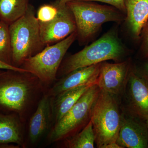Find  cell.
I'll use <instances>...</instances> for the list:
<instances>
[{"label": "cell", "mask_w": 148, "mask_h": 148, "mask_svg": "<svg viewBox=\"0 0 148 148\" xmlns=\"http://www.w3.org/2000/svg\"><path fill=\"white\" fill-rule=\"evenodd\" d=\"M35 10L29 5L26 13L9 25L12 65L20 67L27 58L44 48Z\"/></svg>", "instance_id": "1"}, {"label": "cell", "mask_w": 148, "mask_h": 148, "mask_svg": "<svg viewBox=\"0 0 148 148\" xmlns=\"http://www.w3.org/2000/svg\"><path fill=\"white\" fill-rule=\"evenodd\" d=\"M125 53L124 48L116 34L110 31L61 63L57 74L66 75L80 69L108 60L117 61Z\"/></svg>", "instance_id": "2"}, {"label": "cell", "mask_w": 148, "mask_h": 148, "mask_svg": "<svg viewBox=\"0 0 148 148\" xmlns=\"http://www.w3.org/2000/svg\"><path fill=\"white\" fill-rule=\"evenodd\" d=\"M66 4L73 15L76 24L77 38L80 42L91 38L104 23H119L125 17L121 11L114 7L93 1L75 0Z\"/></svg>", "instance_id": "3"}, {"label": "cell", "mask_w": 148, "mask_h": 148, "mask_svg": "<svg viewBox=\"0 0 148 148\" xmlns=\"http://www.w3.org/2000/svg\"><path fill=\"white\" fill-rule=\"evenodd\" d=\"M121 119L116 95L101 90L93 106L90 119L97 147L104 148L106 145L116 142Z\"/></svg>", "instance_id": "4"}, {"label": "cell", "mask_w": 148, "mask_h": 148, "mask_svg": "<svg viewBox=\"0 0 148 148\" xmlns=\"http://www.w3.org/2000/svg\"><path fill=\"white\" fill-rule=\"evenodd\" d=\"M77 38L75 32L58 42L46 46L39 53L26 59L21 68L43 83L53 82L64 56Z\"/></svg>", "instance_id": "5"}, {"label": "cell", "mask_w": 148, "mask_h": 148, "mask_svg": "<svg viewBox=\"0 0 148 148\" xmlns=\"http://www.w3.org/2000/svg\"><path fill=\"white\" fill-rule=\"evenodd\" d=\"M100 90L96 84H93L62 118L55 122L49 135L51 142L72 137L89 122Z\"/></svg>", "instance_id": "6"}, {"label": "cell", "mask_w": 148, "mask_h": 148, "mask_svg": "<svg viewBox=\"0 0 148 148\" xmlns=\"http://www.w3.org/2000/svg\"><path fill=\"white\" fill-rule=\"evenodd\" d=\"M27 73L6 70L0 75V111L20 115L25 110L33 90Z\"/></svg>", "instance_id": "7"}, {"label": "cell", "mask_w": 148, "mask_h": 148, "mask_svg": "<svg viewBox=\"0 0 148 148\" xmlns=\"http://www.w3.org/2000/svg\"><path fill=\"white\" fill-rule=\"evenodd\" d=\"M58 12L53 20L39 23L40 35L45 46L64 39L76 32L75 21L71 11L66 4H58Z\"/></svg>", "instance_id": "8"}, {"label": "cell", "mask_w": 148, "mask_h": 148, "mask_svg": "<svg viewBox=\"0 0 148 148\" xmlns=\"http://www.w3.org/2000/svg\"><path fill=\"white\" fill-rule=\"evenodd\" d=\"M144 121L132 114L122 117L116 143L122 148H148V129Z\"/></svg>", "instance_id": "9"}, {"label": "cell", "mask_w": 148, "mask_h": 148, "mask_svg": "<svg viewBox=\"0 0 148 148\" xmlns=\"http://www.w3.org/2000/svg\"><path fill=\"white\" fill-rule=\"evenodd\" d=\"M130 73L128 62H103L96 84L101 90L116 96L127 84Z\"/></svg>", "instance_id": "10"}, {"label": "cell", "mask_w": 148, "mask_h": 148, "mask_svg": "<svg viewBox=\"0 0 148 148\" xmlns=\"http://www.w3.org/2000/svg\"><path fill=\"white\" fill-rule=\"evenodd\" d=\"M126 86L130 112L145 121L148 119V81L142 75L130 73Z\"/></svg>", "instance_id": "11"}, {"label": "cell", "mask_w": 148, "mask_h": 148, "mask_svg": "<svg viewBox=\"0 0 148 148\" xmlns=\"http://www.w3.org/2000/svg\"><path fill=\"white\" fill-rule=\"evenodd\" d=\"M102 63L77 69L64 76L51 88L48 95L55 97L77 86L97 83Z\"/></svg>", "instance_id": "12"}, {"label": "cell", "mask_w": 148, "mask_h": 148, "mask_svg": "<svg viewBox=\"0 0 148 148\" xmlns=\"http://www.w3.org/2000/svg\"><path fill=\"white\" fill-rule=\"evenodd\" d=\"M51 103L50 96L44 95L30 119L29 135L32 143L38 141L48 128L52 116Z\"/></svg>", "instance_id": "13"}, {"label": "cell", "mask_w": 148, "mask_h": 148, "mask_svg": "<svg viewBox=\"0 0 148 148\" xmlns=\"http://www.w3.org/2000/svg\"><path fill=\"white\" fill-rule=\"evenodd\" d=\"M126 18L131 32L140 37L148 20V0H125Z\"/></svg>", "instance_id": "14"}, {"label": "cell", "mask_w": 148, "mask_h": 148, "mask_svg": "<svg viewBox=\"0 0 148 148\" xmlns=\"http://www.w3.org/2000/svg\"><path fill=\"white\" fill-rule=\"evenodd\" d=\"M93 84H85L77 86L56 96L55 100L51 103L52 114L54 116L55 122L62 118Z\"/></svg>", "instance_id": "15"}, {"label": "cell", "mask_w": 148, "mask_h": 148, "mask_svg": "<svg viewBox=\"0 0 148 148\" xmlns=\"http://www.w3.org/2000/svg\"><path fill=\"white\" fill-rule=\"evenodd\" d=\"M17 115L0 111V145L14 143L24 145L21 124Z\"/></svg>", "instance_id": "16"}, {"label": "cell", "mask_w": 148, "mask_h": 148, "mask_svg": "<svg viewBox=\"0 0 148 148\" xmlns=\"http://www.w3.org/2000/svg\"><path fill=\"white\" fill-rule=\"evenodd\" d=\"M30 0H0V21L10 25L26 13Z\"/></svg>", "instance_id": "17"}, {"label": "cell", "mask_w": 148, "mask_h": 148, "mask_svg": "<svg viewBox=\"0 0 148 148\" xmlns=\"http://www.w3.org/2000/svg\"><path fill=\"white\" fill-rule=\"evenodd\" d=\"M65 145L69 148H93L95 135L92 122H89L80 132L66 139Z\"/></svg>", "instance_id": "18"}, {"label": "cell", "mask_w": 148, "mask_h": 148, "mask_svg": "<svg viewBox=\"0 0 148 148\" xmlns=\"http://www.w3.org/2000/svg\"><path fill=\"white\" fill-rule=\"evenodd\" d=\"M9 27V24L4 21H0V61L12 65L11 45Z\"/></svg>", "instance_id": "19"}, {"label": "cell", "mask_w": 148, "mask_h": 148, "mask_svg": "<svg viewBox=\"0 0 148 148\" xmlns=\"http://www.w3.org/2000/svg\"><path fill=\"white\" fill-rule=\"evenodd\" d=\"M58 12V6L53 4H45L41 6L37 12V18L39 22L46 23L53 20Z\"/></svg>", "instance_id": "20"}, {"label": "cell", "mask_w": 148, "mask_h": 148, "mask_svg": "<svg viewBox=\"0 0 148 148\" xmlns=\"http://www.w3.org/2000/svg\"><path fill=\"white\" fill-rule=\"evenodd\" d=\"M89 1L99 2L105 3L112 6L117 9L123 12H126V7L125 5V0H83Z\"/></svg>", "instance_id": "21"}, {"label": "cell", "mask_w": 148, "mask_h": 148, "mask_svg": "<svg viewBox=\"0 0 148 148\" xmlns=\"http://www.w3.org/2000/svg\"><path fill=\"white\" fill-rule=\"evenodd\" d=\"M142 48L143 55L146 58H148V20L142 30Z\"/></svg>", "instance_id": "22"}, {"label": "cell", "mask_w": 148, "mask_h": 148, "mask_svg": "<svg viewBox=\"0 0 148 148\" xmlns=\"http://www.w3.org/2000/svg\"><path fill=\"white\" fill-rule=\"evenodd\" d=\"M0 70H10L14 71L21 72V73H28L27 71L20 68V67H16L12 65L6 64L0 61Z\"/></svg>", "instance_id": "23"}, {"label": "cell", "mask_w": 148, "mask_h": 148, "mask_svg": "<svg viewBox=\"0 0 148 148\" xmlns=\"http://www.w3.org/2000/svg\"><path fill=\"white\" fill-rule=\"evenodd\" d=\"M104 148H122V147L119 146L116 142H114L106 145L104 147Z\"/></svg>", "instance_id": "24"}, {"label": "cell", "mask_w": 148, "mask_h": 148, "mask_svg": "<svg viewBox=\"0 0 148 148\" xmlns=\"http://www.w3.org/2000/svg\"><path fill=\"white\" fill-rule=\"evenodd\" d=\"M148 81V62L146 64L145 68V72L144 74L142 75Z\"/></svg>", "instance_id": "25"}, {"label": "cell", "mask_w": 148, "mask_h": 148, "mask_svg": "<svg viewBox=\"0 0 148 148\" xmlns=\"http://www.w3.org/2000/svg\"><path fill=\"white\" fill-rule=\"evenodd\" d=\"M75 1V0H56L54 3L58 4H66L69 2L72 1Z\"/></svg>", "instance_id": "26"}, {"label": "cell", "mask_w": 148, "mask_h": 148, "mask_svg": "<svg viewBox=\"0 0 148 148\" xmlns=\"http://www.w3.org/2000/svg\"><path fill=\"white\" fill-rule=\"evenodd\" d=\"M145 122L146 125H147V127L148 129V119L146 120Z\"/></svg>", "instance_id": "27"}, {"label": "cell", "mask_w": 148, "mask_h": 148, "mask_svg": "<svg viewBox=\"0 0 148 148\" xmlns=\"http://www.w3.org/2000/svg\"><path fill=\"white\" fill-rule=\"evenodd\" d=\"M4 71H3V70H0V75H1L2 73H3V72Z\"/></svg>", "instance_id": "28"}]
</instances>
